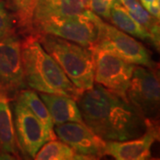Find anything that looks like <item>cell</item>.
<instances>
[{"instance_id": "cell-13", "label": "cell", "mask_w": 160, "mask_h": 160, "mask_svg": "<svg viewBox=\"0 0 160 160\" xmlns=\"http://www.w3.org/2000/svg\"><path fill=\"white\" fill-rule=\"evenodd\" d=\"M38 95L49 110L54 126L68 122L84 123L77 101L73 98L45 92H38Z\"/></svg>"}, {"instance_id": "cell-24", "label": "cell", "mask_w": 160, "mask_h": 160, "mask_svg": "<svg viewBox=\"0 0 160 160\" xmlns=\"http://www.w3.org/2000/svg\"><path fill=\"white\" fill-rule=\"evenodd\" d=\"M2 1H5V2H6V0H2ZM7 1H8V0H7Z\"/></svg>"}, {"instance_id": "cell-22", "label": "cell", "mask_w": 160, "mask_h": 160, "mask_svg": "<svg viewBox=\"0 0 160 160\" xmlns=\"http://www.w3.org/2000/svg\"><path fill=\"white\" fill-rule=\"evenodd\" d=\"M142 6L149 12L151 15L159 19L160 0H139Z\"/></svg>"}, {"instance_id": "cell-5", "label": "cell", "mask_w": 160, "mask_h": 160, "mask_svg": "<svg viewBox=\"0 0 160 160\" xmlns=\"http://www.w3.org/2000/svg\"><path fill=\"white\" fill-rule=\"evenodd\" d=\"M94 20L99 28V33L97 41L92 49L111 52L134 65L156 69V63L152 61L149 51L142 43L114 25L103 22L102 19L95 13Z\"/></svg>"}, {"instance_id": "cell-23", "label": "cell", "mask_w": 160, "mask_h": 160, "mask_svg": "<svg viewBox=\"0 0 160 160\" xmlns=\"http://www.w3.org/2000/svg\"><path fill=\"white\" fill-rule=\"evenodd\" d=\"M79 1L82 3V5L86 7V9H89V6H90V1H91V0H79Z\"/></svg>"}, {"instance_id": "cell-8", "label": "cell", "mask_w": 160, "mask_h": 160, "mask_svg": "<svg viewBox=\"0 0 160 160\" xmlns=\"http://www.w3.org/2000/svg\"><path fill=\"white\" fill-rule=\"evenodd\" d=\"M94 54V83L126 98L135 65L109 52L92 49ZM128 101V100H127Z\"/></svg>"}, {"instance_id": "cell-15", "label": "cell", "mask_w": 160, "mask_h": 160, "mask_svg": "<svg viewBox=\"0 0 160 160\" xmlns=\"http://www.w3.org/2000/svg\"><path fill=\"white\" fill-rule=\"evenodd\" d=\"M109 22L120 30L143 41L152 44V38L149 32L129 13L121 3L116 2L110 8Z\"/></svg>"}, {"instance_id": "cell-12", "label": "cell", "mask_w": 160, "mask_h": 160, "mask_svg": "<svg viewBox=\"0 0 160 160\" xmlns=\"http://www.w3.org/2000/svg\"><path fill=\"white\" fill-rule=\"evenodd\" d=\"M10 102L0 92V159L21 158Z\"/></svg>"}, {"instance_id": "cell-6", "label": "cell", "mask_w": 160, "mask_h": 160, "mask_svg": "<svg viewBox=\"0 0 160 160\" xmlns=\"http://www.w3.org/2000/svg\"><path fill=\"white\" fill-rule=\"evenodd\" d=\"M126 98L145 119L157 122L159 114L160 85L156 70L135 65Z\"/></svg>"}, {"instance_id": "cell-7", "label": "cell", "mask_w": 160, "mask_h": 160, "mask_svg": "<svg viewBox=\"0 0 160 160\" xmlns=\"http://www.w3.org/2000/svg\"><path fill=\"white\" fill-rule=\"evenodd\" d=\"M12 101L11 108L20 153L25 158L34 159L40 148L54 139L28 107L17 98Z\"/></svg>"}, {"instance_id": "cell-21", "label": "cell", "mask_w": 160, "mask_h": 160, "mask_svg": "<svg viewBox=\"0 0 160 160\" xmlns=\"http://www.w3.org/2000/svg\"><path fill=\"white\" fill-rule=\"evenodd\" d=\"M111 3L108 0H91L89 10L94 12L99 17L109 21Z\"/></svg>"}, {"instance_id": "cell-14", "label": "cell", "mask_w": 160, "mask_h": 160, "mask_svg": "<svg viewBox=\"0 0 160 160\" xmlns=\"http://www.w3.org/2000/svg\"><path fill=\"white\" fill-rule=\"evenodd\" d=\"M86 10L79 0H38L33 12L32 27L50 18L70 16Z\"/></svg>"}, {"instance_id": "cell-9", "label": "cell", "mask_w": 160, "mask_h": 160, "mask_svg": "<svg viewBox=\"0 0 160 160\" xmlns=\"http://www.w3.org/2000/svg\"><path fill=\"white\" fill-rule=\"evenodd\" d=\"M20 38L12 34L0 40V92L10 101L28 88L23 69Z\"/></svg>"}, {"instance_id": "cell-10", "label": "cell", "mask_w": 160, "mask_h": 160, "mask_svg": "<svg viewBox=\"0 0 160 160\" xmlns=\"http://www.w3.org/2000/svg\"><path fill=\"white\" fill-rule=\"evenodd\" d=\"M56 137L68 144L77 153L88 159H99L105 157L106 141L99 137L84 123L68 122L53 126Z\"/></svg>"}, {"instance_id": "cell-17", "label": "cell", "mask_w": 160, "mask_h": 160, "mask_svg": "<svg viewBox=\"0 0 160 160\" xmlns=\"http://www.w3.org/2000/svg\"><path fill=\"white\" fill-rule=\"evenodd\" d=\"M15 98L20 100L26 107L30 109V111L36 117H38V118L45 125L50 135L54 140H56L57 137L53 130L54 124L52 122L51 115L49 113L48 109L46 108V104L39 97L38 93L30 88H25L20 92Z\"/></svg>"}, {"instance_id": "cell-16", "label": "cell", "mask_w": 160, "mask_h": 160, "mask_svg": "<svg viewBox=\"0 0 160 160\" xmlns=\"http://www.w3.org/2000/svg\"><path fill=\"white\" fill-rule=\"evenodd\" d=\"M132 17L149 32L152 38V45L159 50L160 27L159 19L154 17L147 11L139 0H124L121 3Z\"/></svg>"}, {"instance_id": "cell-4", "label": "cell", "mask_w": 160, "mask_h": 160, "mask_svg": "<svg viewBox=\"0 0 160 160\" xmlns=\"http://www.w3.org/2000/svg\"><path fill=\"white\" fill-rule=\"evenodd\" d=\"M35 34H50L92 49L97 41L99 28L94 13L86 9L82 13L50 18L33 25Z\"/></svg>"}, {"instance_id": "cell-25", "label": "cell", "mask_w": 160, "mask_h": 160, "mask_svg": "<svg viewBox=\"0 0 160 160\" xmlns=\"http://www.w3.org/2000/svg\"><path fill=\"white\" fill-rule=\"evenodd\" d=\"M123 1H124V0H121V3H122V2H123Z\"/></svg>"}, {"instance_id": "cell-1", "label": "cell", "mask_w": 160, "mask_h": 160, "mask_svg": "<svg viewBox=\"0 0 160 160\" xmlns=\"http://www.w3.org/2000/svg\"><path fill=\"white\" fill-rule=\"evenodd\" d=\"M77 103L84 124L106 142L139 137L147 128V120L131 103L99 84L82 92Z\"/></svg>"}, {"instance_id": "cell-2", "label": "cell", "mask_w": 160, "mask_h": 160, "mask_svg": "<svg viewBox=\"0 0 160 160\" xmlns=\"http://www.w3.org/2000/svg\"><path fill=\"white\" fill-rule=\"evenodd\" d=\"M21 47L28 88L38 92L62 94L78 100L83 91L68 78L55 60L41 46L36 35H26L21 41Z\"/></svg>"}, {"instance_id": "cell-3", "label": "cell", "mask_w": 160, "mask_h": 160, "mask_svg": "<svg viewBox=\"0 0 160 160\" xmlns=\"http://www.w3.org/2000/svg\"><path fill=\"white\" fill-rule=\"evenodd\" d=\"M35 34V33H33ZM76 87L86 91L94 85L93 50L50 34H35Z\"/></svg>"}, {"instance_id": "cell-18", "label": "cell", "mask_w": 160, "mask_h": 160, "mask_svg": "<svg viewBox=\"0 0 160 160\" xmlns=\"http://www.w3.org/2000/svg\"><path fill=\"white\" fill-rule=\"evenodd\" d=\"M36 160H88L83 155L77 153L68 144L62 141L52 140L46 142L37 152Z\"/></svg>"}, {"instance_id": "cell-20", "label": "cell", "mask_w": 160, "mask_h": 160, "mask_svg": "<svg viewBox=\"0 0 160 160\" xmlns=\"http://www.w3.org/2000/svg\"><path fill=\"white\" fill-rule=\"evenodd\" d=\"M16 21L14 15L6 9L5 1L0 0V40L15 34Z\"/></svg>"}, {"instance_id": "cell-19", "label": "cell", "mask_w": 160, "mask_h": 160, "mask_svg": "<svg viewBox=\"0 0 160 160\" xmlns=\"http://www.w3.org/2000/svg\"><path fill=\"white\" fill-rule=\"evenodd\" d=\"M17 29L24 36L33 31L32 18L35 6L38 0H10Z\"/></svg>"}, {"instance_id": "cell-11", "label": "cell", "mask_w": 160, "mask_h": 160, "mask_svg": "<svg viewBox=\"0 0 160 160\" xmlns=\"http://www.w3.org/2000/svg\"><path fill=\"white\" fill-rule=\"evenodd\" d=\"M159 140L157 122L147 120V128L141 136L119 142H107L105 156L118 160H145L151 158V148Z\"/></svg>"}]
</instances>
